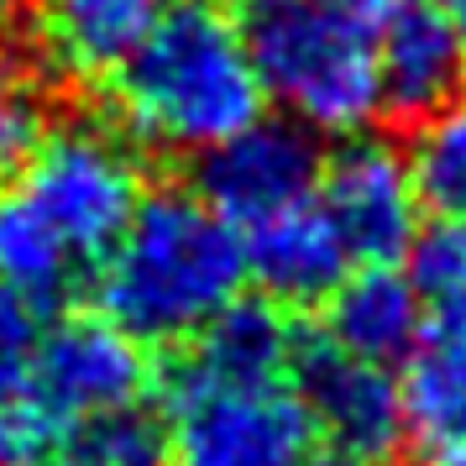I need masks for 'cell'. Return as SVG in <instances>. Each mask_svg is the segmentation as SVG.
<instances>
[{
    "label": "cell",
    "mask_w": 466,
    "mask_h": 466,
    "mask_svg": "<svg viewBox=\"0 0 466 466\" xmlns=\"http://www.w3.org/2000/svg\"><path fill=\"white\" fill-rule=\"evenodd\" d=\"M142 205V168L116 131L68 127L0 194V283L53 304L106 262Z\"/></svg>",
    "instance_id": "1"
},
{
    "label": "cell",
    "mask_w": 466,
    "mask_h": 466,
    "mask_svg": "<svg viewBox=\"0 0 466 466\" xmlns=\"http://www.w3.org/2000/svg\"><path fill=\"white\" fill-rule=\"evenodd\" d=\"M241 236L194 189H157L95 268V304L137 346H184L241 299Z\"/></svg>",
    "instance_id": "2"
},
{
    "label": "cell",
    "mask_w": 466,
    "mask_h": 466,
    "mask_svg": "<svg viewBox=\"0 0 466 466\" xmlns=\"http://www.w3.org/2000/svg\"><path fill=\"white\" fill-rule=\"evenodd\" d=\"M262 85L241 26L210 0H178L147 43L116 68L127 137L168 152H210L262 116Z\"/></svg>",
    "instance_id": "3"
},
{
    "label": "cell",
    "mask_w": 466,
    "mask_h": 466,
    "mask_svg": "<svg viewBox=\"0 0 466 466\" xmlns=\"http://www.w3.org/2000/svg\"><path fill=\"white\" fill-rule=\"evenodd\" d=\"M403 0H241V43L268 100L325 137H361L382 116L378 37Z\"/></svg>",
    "instance_id": "4"
},
{
    "label": "cell",
    "mask_w": 466,
    "mask_h": 466,
    "mask_svg": "<svg viewBox=\"0 0 466 466\" xmlns=\"http://www.w3.org/2000/svg\"><path fill=\"white\" fill-rule=\"evenodd\" d=\"M163 430L173 466H325L289 378L220 382L173 367Z\"/></svg>",
    "instance_id": "5"
},
{
    "label": "cell",
    "mask_w": 466,
    "mask_h": 466,
    "mask_svg": "<svg viewBox=\"0 0 466 466\" xmlns=\"http://www.w3.org/2000/svg\"><path fill=\"white\" fill-rule=\"evenodd\" d=\"M414 289L424 299V336L403 361V420L420 445L466 424V226L414 236Z\"/></svg>",
    "instance_id": "6"
},
{
    "label": "cell",
    "mask_w": 466,
    "mask_h": 466,
    "mask_svg": "<svg viewBox=\"0 0 466 466\" xmlns=\"http://www.w3.org/2000/svg\"><path fill=\"white\" fill-rule=\"evenodd\" d=\"M289 382L315 424L325 466H388L399 456L409 420L388 367L346 357L330 340H299Z\"/></svg>",
    "instance_id": "7"
},
{
    "label": "cell",
    "mask_w": 466,
    "mask_h": 466,
    "mask_svg": "<svg viewBox=\"0 0 466 466\" xmlns=\"http://www.w3.org/2000/svg\"><path fill=\"white\" fill-rule=\"evenodd\" d=\"M142 393H147V357L106 315L43 325L37 351L26 361V399L37 403L53 441L68 424L142 403Z\"/></svg>",
    "instance_id": "8"
},
{
    "label": "cell",
    "mask_w": 466,
    "mask_h": 466,
    "mask_svg": "<svg viewBox=\"0 0 466 466\" xmlns=\"http://www.w3.org/2000/svg\"><path fill=\"white\" fill-rule=\"evenodd\" d=\"M315 205L351 257V268H388L409 257L420 236V194L409 157L378 137H346V147L319 163Z\"/></svg>",
    "instance_id": "9"
},
{
    "label": "cell",
    "mask_w": 466,
    "mask_h": 466,
    "mask_svg": "<svg viewBox=\"0 0 466 466\" xmlns=\"http://www.w3.org/2000/svg\"><path fill=\"white\" fill-rule=\"evenodd\" d=\"M319 147L299 121H262L241 127L220 147L199 152V199L210 205L236 236L304 205L319 184Z\"/></svg>",
    "instance_id": "10"
},
{
    "label": "cell",
    "mask_w": 466,
    "mask_h": 466,
    "mask_svg": "<svg viewBox=\"0 0 466 466\" xmlns=\"http://www.w3.org/2000/svg\"><path fill=\"white\" fill-rule=\"evenodd\" d=\"M466 79V26L441 0H403L378 37L382 116L424 121L456 100Z\"/></svg>",
    "instance_id": "11"
},
{
    "label": "cell",
    "mask_w": 466,
    "mask_h": 466,
    "mask_svg": "<svg viewBox=\"0 0 466 466\" xmlns=\"http://www.w3.org/2000/svg\"><path fill=\"white\" fill-rule=\"evenodd\" d=\"M178 0H37V47L47 68L74 85L116 79Z\"/></svg>",
    "instance_id": "12"
},
{
    "label": "cell",
    "mask_w": 466,
    "mask_h": 466,
    "mask_svg": "<svg viewBox=\"0 0 466 466\" xmlns=\"http://www.w3.org/2000/svg\"><path fill=\"white\" fill-rule=\"evenodd\" d=\"M241 257H247V278L278 309L325 304L340 278L351 273V257L340 247V236L330 231L325 210L315 205V194L294 210L241 231Z\"/></svg>",
    "instance_id": "13"
},
{
    "label": "cell",
    "mask_w": 466,
    "mask_h": 466,
    "mask_svg": "<svg viewBox=\"0 0 466 466\" xmlns=\"http://www.w3.org/2000/svg\"><path fill=\"white\" fill-rule=\"evenodd\" d=\"M330 309V346L346 357L372 361V367H399L424 336V299L414 278L399 273V262L388 268H357L336 283V294L325 299Z\"/></svg>",
    "instance_id": "14"
},
{
    "label": "cell",
    "mask_w": 466,
    "mask_h": 466,
    "mask_svg": "<svg viewBox=\"0 0 466 466\" xmlns=\"http://www.w3.org/2000/svg\"><path fill=\"white\" fill-rule=\"evenodd\" d=\"M299 330L289 325V309H278L268 299H236L231 309L184 340L178 372L194 378H220V382H262V378H289Z\"/></svg>",
    "instance_id": "15"
},
{
    "label": "cell",
    "mask_w": 466,
    "mask_h": 466,
    "mask_svg": "<svg viewBox=\"0 0 466 466\" xmlns=\"http://www.w3.org/2000/svg\"><path fill=\"white\" fill-rule=\"evenodd\" d=\"M43 466H168V430L147 403L68 424Z\"/></svg>",
    "instance_id": "16"
},
{
    "label": "cell",
    "mask_w": 466,
    "mask_h": 466,
    "mask_svg": "<svg viewBox=\"0 0 466 466\" xmlns=\"http://www.w3.org/2000/svg\"><path fill=\"white\" fill-rule=\"evenodd\" d=\"M409 178L420 205L441 215L445 226H466V106L424 116L409 147Z\"/></svg>",
    "instance_id": "17"
},
{
    "label": "cell",
    "mask_w": 466,
    "mask_h": 466,
    "mask_svg": "<svg viewBox=\"0 0 466 466\" xmlns=\"http://www.w3.org/2000/svg\"><path fill=\"white\" fill-rule=\"evenodd\" d=\"M47 137H53L47 95L26 74H0V178H16L43 152Z\"/></svg>",
    "instance_id": "18"
},
{
    "label": "cell",
    "mask_w": 466,
    "mask_h": 466,
    "mask_svg": "<svg viewBox=\"0 0 466 466\" xmlns=\"http://www.w3.org/2000/svg\"><path fill=\"white\" fill-rule=\"evenodd\" d=\"M43 336V304L0 283V382H16Z\"/></svg>",
    "instance_id": "19"
},
{
    "label": "cell",
    "mask_w": 466,
    "mask_h": 466,
    "mask_svg": "<svg viewBox=\"0 0 466 466\" xmlns=\"http://www.w3.org/2000/svg\"><path fill=\"white\" fill-rule=\"evenodd\" d=\"M424 466H466V424L441 435L435 445H424Z\"/></svg>",
    "instance_id": "20"
},
{
    "label": "cell",
    "mask_w": 466,
    "mask_h": 466,
    "mask_svg": "<svg viewBox=\"0 0 466 466\" xmlns=\"http://www.w3.org/2000/svg\"><path fill=\"white\" fill-rule=\"evenodd\" d=\"M441 5H445V11H451V16H456V22L466 26V0H441Z\"/></svg>",
    "instance_id": "21"
},
{
    "label": "cell",
    "mask_w": 466,
    "mask_h": 466,
    "mask_svg": "<svg viewBox=\"0 0 466 466\" xmlns=\"http://www.w3.org/2000/svg\"><path fill=\"white\" fill-rule=\"evenodd\" d=\"M11 16H16V0H0V32L11 26Z\"/></svg>",
    "instance_id": "22"
}]
</instances>
